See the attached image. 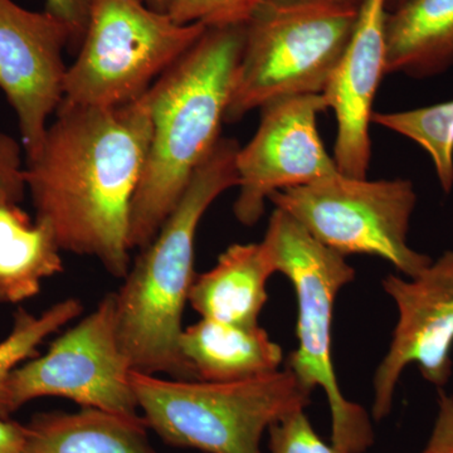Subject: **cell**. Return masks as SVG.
Here are the masks:
<instances>
[{"label":"cell","mask_w":453,"mask_h":453,"mask_svg":"<svg viewBox=\"0 0 453 453\" xmlns=\"http://www.w3.org/2000/svg\"><path fill=\"white\" fill-rule=\"evenodd\" d=\"M268 201L345 257L383 258L408 279L432 262L408 244L417 204L416 190L408 179L368 180L338 173L308 186L279 190Z\"/></svg>","instance_id":"cell-8"},{"label":"cell","mask_w":453,"mask_h":453,"mask_svg":"<svg viewBox=\"0 0 453 453\" xmlns=\"http://www.w3.org/2000/svg\"><path fill=\"white\" fill-rule=\"evenodd\" d=\"M46 12L67 26L71 35L70 46L79 50L88 31L92 0H44Z\"/></svg>","instance_id":"cell-23"},{"label":"cell","mask_w":453,"mask_h":453,"mask_svg":"<svg viewBox=\"0 0 453 453\" xmlns=\"http://www.w3.org/2000/svg\"><path fill=\"white\" fill-rule=\"evenodd\" d=\"M267 434L270 453H345L321 440L305 410L288 414Z\"/></svg>","instance_id":"cell-20"},{"label":"cell","mask_w":453,"mask_h":453,"mask_svg":"<svg viewBox=\"0 0 453 453\" xmlns=\"http://www.w3.org/2000/svg\"><path fill=\"white\" fill-rule=\"evenodd\" d=\"M153 124L146 94L118 107L61 103L40 154L25 168L35 219L61 251L97 258L112 276L130 270V217Z\"/></svg>","instance_id":"cell-1"},{"label":"cell","mask_w":453,"mask_h":453,"mask_svg":"<svg viewBox=\"0 0 453 453\" xmlns=\"http://www.w3.org/2000/svg\"><path fill=\"white\" fill-rule=\"evenodd\" d=\"M131 372L119 342L115 294H110L95 311L53 340L44 356L9 374L3 390L5 413L11 417L35 398L61 396L83 408L142 418Z\"/></svg>","instance_id":"cell-9"},{"label":"cell","mask_w":453,"mask_h":453,"mask_svg":"<svg viewBox=\"0 0 453 453\" xmlns=\"http://www.w3.org/2000/svg\"><path fill=\"white\" fill-rule=\"evenodd\" d=\"M359 8L335 2H258L244 20L242 56L226 122L280 98L323 94Z\"/></svg>","instance_id":"cell-6"},{"label":"cell","mask_w":453,"mask_h":453,"mask_svg":"<svg viewBox=\"0 0 453 453\" xmlns=\"http://www.w3.org/2000/svg\"><path fill=\"white\" fill-rule=\"evenodd\" d=\"M149 7L157 9V11L164 12L165 13L166 0H142Z\"/></svg>","instance_id":"cell-27"},{"label":"cell","mask_w":453,"mask_h":453,"mask_svg":"<svg viewBox=\"0 0 453 453\" xmlns=\"http://www.w3.org/2000/svg\"><path fill=\"white\" fill-rule=\"evenodd\" d=\"M238 149L234 139H220L115 294L119 342L133 371L153 375L166 372L174 380H196L179 350V339L184 308L196 277V229L213 202L238 186Z\"/></svg>","instance_id":"cell-3"},{"label":"cell","mask_w":453,"mask_h":453,"mask_svg":"<svg viewBox=\"0 0 453 453\" xmlns=\"http://www.w3.org/2000/svg\"><path fill=\"white\" fill-rule=\"evenodd\" d=\"M261 0H246L244 2V20L249 17L250 12L251 9L257 4ZM279 2H335V3H342V4H350L356 5V7H360L362 5L363 0H279Z\"/></svg>","instance_id":"cell-26"},{"label":"cell","mask_w":453,"mask_h":453,"mask_svg":"<svg viewBox=\"0 0 453 453\" xmlns=\"http://www.w3.org/2000/svg\"><path fill=\"white\" fill-rule=\"evenodd\" d=\"M421 453H453V396L440 389L434 431Z\"/></svg>","instance_id":"cell-24"},{"label":"cell","mask_w":453,"mask_h":453,"mask_svg":"<svg viewBox=\"0 0 453 453\" xmlns=\"http://www.w3.org/2000/svg\"><path fill=\"white\" fill-rule=\"evenodd\" d=\"M23 172L19 145L11 136L0 133V196L22 201L26 190Z\"/></svg>","instance_id":"cell-22"},{"label":"cell","mask_w":453,"mask_h":453,"mask_svg":"<svg viewBox=\"0 0 453 453\" xmlns=\"http://www.w3.org/2000/svg\"><path fill=\"white\" fill-rule=\"evenodd\" d=\"M387 73L427 79L453 67V0H404L386 23Z\"/></svg>","instance_id":"cell-16"},{"label":"cell","mask_w":453,"mask_h":453,"mask_svg":"<svg viewBox=\"0 0 453 453\" xmlns=\"http://www.w3.org/2000/svg\"><path fill=\"white\" fill-rule=\"evenodd\" d=\"M130 380L148 428L168 445L205 453H262L271 426L311 403L312 392L286 368L226 383L135 371Z\"/></svg>","instance_id":"cell-4"},{"label":"cell","mask_w":453,"mask_h":453,"mask_svg":"<svg viewBox=\"0 0 453 453\" xmlns=\"http://www.w3.org/2000/svg\"><path fill=\"white\" fill-rule=\"evenodd\" d=\"M388 0H363L344 53L323 92L335 112L334 160L342 174L366 178L372 157V105L387 73Z\"/></svg>","instance_id":"cell-13"},{"label":"cell","mask_w":453,"mask_h":453,"mask_svg":"<svg viewBox=\"0 0 453 453\" xmlns=\"http://www.w3.org/2000/svg\"><path fill=\"white\" fill-rule=\"evenodd\" d=\"M52 229L32 220L19 203L0 196V303H18L41 291V283L64 271Z\"/></svg>","instance_id":"cell-17"},{"label":"cell","mask_w":453,"mask_h":453,"mask_svg":"<svg viewBox=\"0 0 453 453\" xmlns=\"http://www.w3.org/2000/svg\"><path fill=\"white\" fill-rule=\"evenodd\" d=\"M28 428L11 418H0V453H27Z\"/></svg>","instance_id":"cell-25"},{"label":"cell","mask_w":453,"mask_h":453,"mask_svg":"<svg viewBox=\"0 0 453 453\" xmlns=\"http://www.w3.org/2000/svg\"><path fill=\"white\" fill-rule=\"evenodd\" d=\"M261 242L277 273L290 280L296 294L299 345L288 357L286 369L310 392L324 390L332 417L333 445L345 453L368 451L374 445L371 417L342 393L333 359L336 297L354 281L356 270L345 256L319 242L300 223L277 208Z\"/></svg>","instance_id":"cell-5"},{"label":"cell","mask_w":453,"mask_h":453,"mask_svg":"<svg viewBox=\"0 0 453 453\" xmlns=\"http://www.w3.org/2000/svg\"><path fill=\"white\" fill-rule=\"evenodd\" d=\"M327 109L323 95L280 98L259 109L258 129L235 157L234 211L242 225L258 222L273 193L340 173L318 131L319 113Z\"/></svg>","instance_id":"cell-10"},{"label":"cell","mask_w":453,"mask_h":453,"mask_svg":"<svg viewBox=\"0 0 453 453\" xmlns=\"http://www.w3.org/2000/svg\"><path fill=\"white\" fill-rule=\"evenodd\" d=\"M402 2H404V0H388V7L393 4L396 7V5L401 4Z\"/></svg>","instance_id":"cell-28"},{"label":"cell","mask_w":453,"mask_h":453,"mask_svg":"<svg viewBox=\"0 0 453 453\" xmlns=\"http://www.w3.org/2000/svg\"><path fill=\"white\" fill-rule=\"evenodd\" d=\"M244 35V22L208 27L146 92L153 134L131 207V250L154 240L222 139Z\"/></svg>","instance_id":"cell-2"},{"label":"cell","mask_w":453,"mask_h":453,"mask_svg":"<svg viewBox=\"0 0 453 453\" xmlns=\"http://www.w3.org/2000/svg\"><path fill=\"white\" fill-rule=\"evenodd\" d=\"M27 428V453H157L146 437L144 418H125L94 408L38 413Z\"/></svg>","instance_id":"cell-18"},{"label":"cell","mask_w":453,"mask_h":453,"mask_svg":"<svg viewBox=\"0 0 453 453\" xmlns=\"http://www.w3.org/2000/svg\"><path fill=\"white\" fill-rule=\"evenodd\" d=\"M179 350L196 380L226 383L280 371L283 350L261 326L201 319L183 329Z\"/></svg>","instance_id":"cell-15"},{"label":"cell","mask_w":453,"mask_h":453,"mask_svg":"<svg viewBox=\"0 0 453 453\" xmlns=\"http://www.w3.org/2000/svg\"><path fill=\"white\" fill-rule=\"evenodd\" d=\"M71 35L49 12L0 0V89L13 107L27 162L40 154L49 119L61 105Z\"/></svg>","instance_id":"cell-12"},{"label":"cell","mask_w":453,"mask_h":453,"mask_svg":"<svg viewBox=\"0 0 453 453\" xmlns=\"http://www.w3.org/2000/svg\"><path fill=\"white\" fill-rule=\"evenodd\" d=\"M246 0H166L165 13L178 25L208 27L244 22Z\"/></svg>","instance_id":"cell-21"},{"label":"cell","mask_w":453,"mask_h":453,"mask_svg":"<svg viewBox=\"0 0 453 453\" xmlns=\"http://www.w3.org/2000/svg\"><path fill=\"white\" fill-rule=\"evenodd\" d=\"M207 28L178 25L142 0H92L88 31L65 73L62 103L118 107L139 100Z\"/></svg>","instance_id":"cell-7"},{"label":"cell","mask_w":453,"mask_h":453,"mask_svg":"<svg viewBox=\"0 0 453 453\" xmlns=\"http://www.w3.org/2000/svg\"><path fill=\"white\" fill-rule=\"evenodd\" d=\"M381 286L395 303L398 321L388 351L372 378L375 421L389 416L396 386L408 365H418L422 377L438 388L451 378L453 250L412 279L389 275Z\"/></svg>","instance_id":"cell-11"},{"label":"cell","mask_w":453,"mask_h":453,"mask_svg":"<svg viewBox=\"0 0 453 453\" xmlns=\"http://www.w3.org/2000/svg\"><path fill=\"white\" fill-rule=\"evenodd\" d=\"M275 273L264 243L234 244L219 256L216 266L196 277L188 303L202 319L258 326L267 303V281Z\"/></svg>","instance_id":"cell-14"},{"label":"cell","mask_w":453,"mask_h":453,"mask_svg":"<svg viewBox=\"0 0 453 453\" xmlns=\"http://www.w3.org/2000/svg\"><path fill=\"white\" fill-rule=\"evenodd\" d=\"M81 301L67 299L50 306L41 316L19 309L14 314L13 329L0 342V418H9L3 403V390L9 374L27 360L38 357L37 348L50 334L58 332L82 314Z\"/></svg>","instance_id":"cell-19"}]
</instances>
